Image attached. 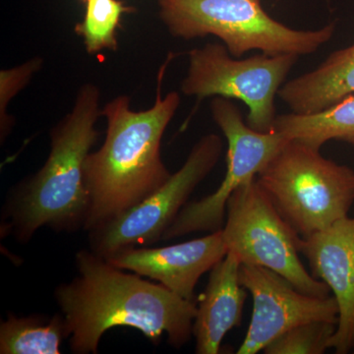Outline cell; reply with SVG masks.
Masks as SVG:
<instances>
[{
    "label": "cell",
    "mask_w": 354,
    "mask_h": 354,
    "mask_svg": "<svg viewBox=\"0 0 354 354\" xmlns=\"http://www.w3.org/2000/svg\"><path fill=\"white\" fill-rule=\"evenodd\" d=\"M75 263L78 276L55 293L72 353H97L102 335L115 327L139 330L153 344L165 334L176 348L190 341L196 302L123 272L92 250L79 251Z\"/></svg>",
    "instance_id": "obj_1"
},
{
    "label": "cell",
    "mask_w": 354,
    "mask_h": 354,
    "mask_svg": "<svg viewBox=\"0 0 354 354\" xmlns=\"http://www.w3.org/2000/svg\"><path fill=\"white\" fill-rule=\"evenodd\" d=\"M160 67L157 97L145 111H134L131 100L120 95L104 104L106 135L97 152L84 165L88 212L84 230L91 232L113 220L153 194L171 177L162 162L160 147L165 130L180 106L178 93L162 94L165 69Z\"/></svg>",
    "instance_id": "obj_2"
},
{
    "label": "cell",
    "mask_w": 354,
    "mask_h": 354,
    "mask_svg": "<svg viewBox=\"0 0 354 354\" xmlns=\"http://www.w3.org/2000/svg\"><path fill=\"white\" fill-rule=\"evenodd\" d=\"M101 91L84 84L71 111L50 131V151L44 167L14 188L3 209L2 234L28 242L39 228L76 232L85 227L88 195L84 165L100 133Z\"/></svg>",
    "instance_id": "obj_3"
},
{
    "label": "cell",
    "mask_w": 354,
    "mask_h": 354,
    "mask_svg": "<svg viewBox=\"0 0 354 354\" xmlns=\"http://www.w3.org/2000/svg\"><path fill=\"white\" fill-rule=\"evenodd\" d=\"M160 18L174 38L215 36L241 58L251 50L268 55H311L334 36L335 23L318 30L291 29L274 20L261 0H158Z\"/></svg>",
    "instance_id": "obj_4"
},
{
    "label": "cell",
    "mask_w": 354,
    "mask_h": 354,
    "mask_svg": "<svg viewBox=\"0 0 354 354\" xmlns=\"http://www.w3.org/2000/svg\"><path fill=\"white\" fill-rule=\"evenodd\" d=\"M256 179L301 237L346 218L354 203L353 169L298 140H290Z\"/></svg>",
    "instance_id": "obj_5"
},
{
    "label": "cell",
    "mask_w": 354,
    "mask_h": 354,
    "mask_svg": "<svg viewBox=\"0 0 354 354\" xmlns=\"http://www.w3.org/2000/svg\"><path fill=\"white\" fill-rule=\"evenodd\" d=\"M221 230L227 254L241 265L278 272L306 295H330L329 286L305 269L299 257L302 237L279 215L257 179L243 184L230 198Z\"/></svg>",
    "instance_id": "obj_6"
},
{
    "label": "cell",
    "mask_w": 354,
    "mask_h": 354,
    "mask_svg": "<svg viewBox=\"0 0 354 354\" xmlns=\"http://www.w3.org/2000/svg\"><path fill=\"white\" fill-rule=\"evenodd\" d=\"M298 58L260 53L241 59L223 44H207L188 53L189 66L181 92L199 102L209 97L239 100L248 108L249 127L272 131L278 116L274 100Z\"/></svg>",
    "instance_id": "obj_7"
},
{
    "label": "cell",
    "mask_w": 354,
    "mask_h": 354,
    "mask_svg": "<svg viewBox=\"0 0 354 354\" xmlns=\"http://www.w3.org/2000/svg\"><path fill=\"white\" fill-rule=\"evenodd\" d=\"M223 151V139L218 135L203 136L183 167L162 187L132 209L88 232L90 250L108 258L124 249L162 241L193 191L215 169Z\"/></svg>",
    "instance_id": "obj_8"
},
{
    "label": "cell",
    "mask_w": 354,
    "mask_h": 354,
    "mask_svg": "<svg viewBox=\"0 0 354 354\" xmlns=\"http://www.w3.org/2000/svg\"><path fill=\"white\" fill-rule=\"evenodd\" d=\"M241 285L250 293L253 311L239 354H256L279 335L312 321L337 324L339 307L333 295L313 297L297 290L278 272L241 265Z\"/></svg>",
    "instance_id": "obj_9"
},
{
    "label": "cell",
    "mask_w": 354,
    "mask_h": 354,
    "mask_svg": "<svg viewBox=\"0 0 354 354\" xmlns=\"http://www.w3.org/2000/svg\"><path fill=\"white\" fill-rule=\"evenodd\" d=\"M227 254L223 230L160 248H128L106 258L114 267L155 279L172 292L194 301L198 281Z\"/></svg>",
    "instance_id": "obj_10"
},
{
    "label": "cell",
    "mask_w": 354,
    "mask_h": 354,
    "mask_svg": "<svg viewBox=\"0 0 354 354\" xmlns=\"http://www.w3.org/2000/svg\"><path fill=\"white\" fill-rule=\"evenodd\" d=\"M300 253L313 276L329 286L339 307L330 348L337 354L354 353V216L302 237Z\"/></svg>",
    "instance_id": "obj_11"
},
{
    "label": "cell",
    "mask_w": 354,
    "mask_h": 354,
    "mask_svg": "<svg viewBox=\"0 0 354 354\" xmlns=\"http://www.w3.org/2000/svg\"><path fill=\"white\" fill-rule=\"evenodd\" d=\"M241 267L236 257L227 254L209 271V281L199 297L193 323L196 353H220L227 333L241 325L248 291L241 283Z\"/></svg>",
    "instance_id": "obj_12"
},
{
    "label": "cell",
    "mask_w": 354,
    "mask_h": 354,
    "mask_svg": "<svg viewBox=\"0 0 354 354\" xmlns=\"http://www.w3.org/2000/svg\"><path fill=\"white\" fill-rule=\"evenodd\" d=\"M354 94V44L330 53L316 69L281 86L279 97L291 113L314 114Z\"/></svg>",
    "instance_id": "obj_13"
},
{
    "label": "cell",
    "mask_w": 354,
    "mask_h": 354,
    "mask_svg": "<svg viewBox=\"0 0 354 354\" xmlns=\"http://www.w3.org/2000/svg\"><path fill=\"white\" fill-rule=\"evenodd\" d=\"M274 129L290 140H298L321 149L332 140L354 145V95L314 114L292 113L277 116Z\"/></svg>",
    "instance_id": "obj_14"
},
{
    "label": "cell",
    "mask_w": 354,
    "mask_h": 354,
    "mask_svg": "<svg viewBox=\"0 0 354 354\" xmlns=\"http://www.w3.org/2000/svg\"><path fill=\"white\" fill-rule=\"evenodd\" d=\"M65 337L68 334L62 314L50 318L9 315L0 326V353L59 354Z\"/></svg>",
    "instance_id": "obj_15"
},
{
    "label": "cell",
    "mask_w": 354,
    "mask_h": 354,
    "mask_svg": "<svg viewBox=\"0 0 354 354\" xmlns=\"http://www.w3.org/2000/svg\"><path fill=\"white\" fill-rule=\"evenodd\" d=\"M82 22L75 26L76 34L82 38L90 55L102 50H118V29L123 14L131 12V7L120 0H88Z\"/></svg>",
    "instance_id": "obj_16"
},
{
    "label": "cell",
    "mask_w": 354,
    "mask_h": 354,
    "mask_svg": "<svg viewBox=\"0 0 354 354\" xmlns=\"http://www.w3.org/2000/svg\"><path fill=\"white\" fill-rule=\"evenodd\" d=\"M337 323L312 321L301 324L270 342L266 354H322L330 348Z\"/></svg>",
    "instance_id": "obj_17"
},
{
    "label": "cell",
    "mask_w": 354,
    "mask_h": 354,
    "mask_svg": "<svg viewBox=\"0 0 354 354\" xmlns=\"http://www.w3.org/2000/svg\"><path fill=\"white\" fill-rule=\"evenodd\" d=\"M43 59L32 58L13 69L2 70L0 73V113H1V138H6L12 128V120L7 116L9 102L25 88L32 76L41 68Z\"/></svg>",
    "instance_id": "obj_18"
},
{
    "label": "cell",
    "mask_w": 354,
    "mask_h": 354,
    "mask_svg": "<svg viewBox=\"0 0 354 354\" xmlns=\"http://www.w3.org/2000/svg\"><path fill=\"white\" fill-rule=\"evenodd\" d=\"M82 1L87 2V1H88V0H82Z\"/></svg>",
    "instance_id": "obj_19"
}]
</instances>
